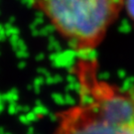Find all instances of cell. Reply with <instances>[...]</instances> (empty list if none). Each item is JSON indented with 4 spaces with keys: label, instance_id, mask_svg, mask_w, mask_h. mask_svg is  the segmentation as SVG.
<instances>
[{
    "label": "cell",
    "instance_id": "1",
    "mask_svg": "<svg viewBox=\"0 0 134 134\" xmlns=\"http://www.w3.org/2000/svg\"><path fill=\"white\" fill-rule=\"evenodd\" d=\"M77 98L57 117L52 134H134V85L122 87L98 76L94 59L74 66Z\"/></svg>",
    "mask_w": 134,
    "mask_h": 134
},
{
    "label": "cell",
    "instance_id": "2",
    "mask_svg": "<svg viewBox=\"0 0 134 134\" xmlns=\"http://www.w3.org/2000/svg\"><path fill=\"white\" fill-rule=\"evenodd\" d=\"M42 14L69 48L87 55L100 46L126 0H26Z\"/></svg>",
    "mask_w": 134,
    "mask_h": 134
},
{
    "label": "cell",
    "instance_id": "3",
    "mask_svg": "<svg viewBox=\"0 0 134 134\" xmlns=\"http://www.w3.org/2000/svg\"><path fill=\"white\" fill-rule=\"evenodd\" d=\"M125 9L127 11V14L131 18V20L134 21V0H126Z\"/></svg>",
    "mask_w": 134,
    "mask_h": 134
}]
</instances>
